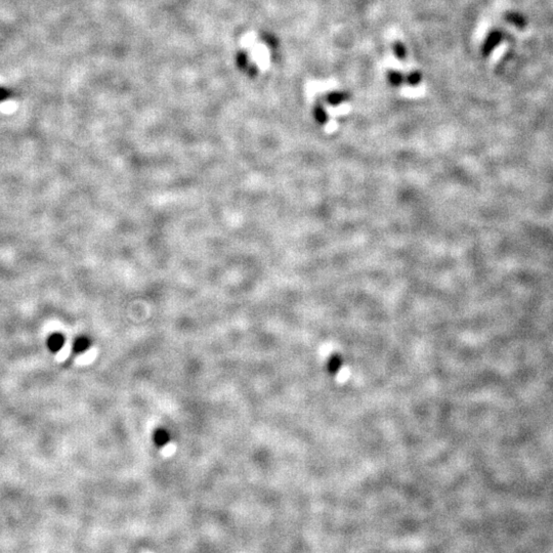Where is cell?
Segmentation results:
<instances>
[{"label": "cell", "instance_id": "obj_4", "mask_svg": "<svg viewBox=\"0 0 553 553\" xmlns=\"http://www.w3.org/2000/svg\"><path fill=\"white\" fill-rule=\"evenodd\" d=\"M406 77L398 71L389 70L387 72V81L393 87H399L405 82Z\"/></svg>", "mask_w": 553, "mask_h": 553}, {"label": "cell", "instance_id": "obj_2", "mask_svg": "<svg viewBox=\"0 0 553 553\" xmlns=\"http://www.w3.org/2000/svg\"><path fill=\"white\" fill-rule=\"evenodd\" d=\"M313 115H314V118H315L316 122L319 123L320 125H325L329 120L328 113L326 112L325 108L322 106V104L315 105L314 109H313Z\"/></svg>", "mask_w": 553, "mask_h": 553}, {"label": "cell", "instance_id": "obj_6", "mask_svg": "<svg viewBox=\"0 0 553 553\" xmlns=\"http://www.w3.org/2000/svg\"><path fill=\"white\" fill-rule=\"evenodd\" d=\"M405 81L411 86H417L422 81V75L419 71H412L406 76Z\"/></svg>", "mask_w": 553, "mask_h": 553}, {"label": "cell", "instance_id": "obj_3", "mask_svg": "<svg viewBox=\"0 0 553 553\" xmlns=\"http://www.w3.org/2000/svg\"><path fill=\"white\" fill-rule=\"evenodd\" d=\"M98 356V349L96 347H90L87 350L83 351L81 355L76 360V362L79 365H88L94 362Z\"/></svg>", "mask_w": 553, "mask_h": 553}, {"label": "cell", "instance_id": "obj_9", "mask_svg": "<svg viewBox=\"0 0 553 553\" xmlns=\"http://www.w3.org/2000/svg\"><path fill=\"white\" fill-rule=\"evenodd\" d=\"M71 352V346L68 344H64V346L61 347L57 353V357L59 360H65Z\"/></svg>", "mask_w": 553, "mask_h": 553}, {"label": "cell", "instance_id": "obj_5", "mask_svg": "<svg viewBox=\"0 0 553 553\" xmlns=\"http://www.w3.org/2000/svg\"><path fill=\"white\" fill-rule=\"evenodd\" d=\"M392 52L396 58L398 59H405L407 57V49L403 42L401 41H394L392 43Z\"/></svg>", "mask_w": 553, "mask_h": 553}, {"label": "cell", "instance_id": "obj_8", "mask_svg": "<svg viewBox=\"0 0 553 553\" xmlns=\"http://www.w3.org/2000/svg\"><path fill=\"white\" fill-rule=\"evenodd\" d=\"M51 344L52 347L55 348V347H63L64 346V341H63V337H60V335H55L51 338Z\"/></svg>", "mask_w": 553, "mask_h": 553}, {"label": "cell", "instance_id": "obj_1", "mask_svg": "<svg viewBox=\"0 0 553 553\" xmlns=\"http://www.w3.org/2000/svg\"><path fill=\"white\" fill-rule=\"evenodd\" d=\"M347 100H349V95L344 91H337V90L330 91L325 96V101L330 106H334V107L341 105Z\"/></svg>", "mask_w": 553, "mask_h": 553}, {"label": "cell", "instance_id": "obj_7", "mask_svg": "<svg viewBox=\"0 0 553 553\" xmlns=\"http://www.w3.org/2000/svg\"><path fill=\"white\" fill-rule=\"evenodd\" d=\"M176 449H177V447H176V444H175L173 442H168L167 443H165V444L163 445V447H162V449H161V454H162V456L165 457V458L171 457V456H173V455L175 454Z\"/></svg>", "mask_w": 553, "mask_h": 553}]
</instances>
